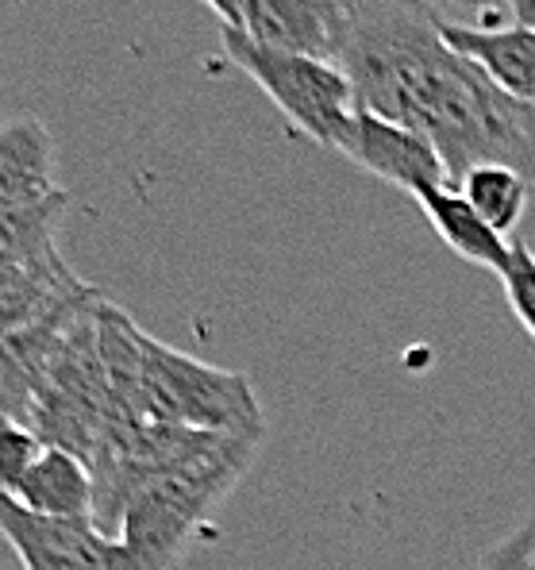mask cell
<instances>
[{
    "label": "cell",
    "instance_id": "ba28073f",
    "mask_svg": "<svg viewBox=\"0 0 535 570\" xmlns=\"http://www.w3.org/2000/svg\"><path fill=\"white\" fill-rule=\"evenodd\" d=\"M350 163L363 166L374 178L389 181V186L405 189L408 197H416V193L428 186H450L447 166H443L439 150L428 139L408 128H397L389 120H378V116L363 112V108H358V131H355Z\"/></svg>",
    "mask_w": 535,
    "mask_h": 570
},
{
    "label": "cell",
    "instance_id": "6da1fadb",
    "mask_svg": "<svg viewBox=\"0 0 535 570\" xmlns=\"http://www.w3.org/2000/svg\"><path fill=\"white\" fill-rule=\"evenodd\" d=\"M432 0H339V55L363 112L424 136L450 186L474 166L535 178V105L513 97L443 36Z\"/></svg>",
    "mask_w": 535,
    "mask_h": 570
},
{
    "label": "cell",
    "instance_id": "5b68a950",
    "mask_svg": "<svg viewBox=\"0 0 535 570\" xmlns=\"http://www.w3.org/2000/svg\"><path fill=\"white\" fill-rule=\"evenodd\" d=\"M0 535L23 570H139L123 540L105 535L93 521L36 517L12 498H0Z\"/></svg>",
    "mask_w": 535,
    "mask_h": 570
},
{
    "label": "cell",
    "instance_id": "4fadbf2b",
    "mask_svg": "<svg viewBox=\"0 0 535 570\" xmlns=\"http://www.w3.org/2000/svg\"><path fill=\"white\" fill-rule=\"evenodd\" d=\"M70 208V193L36 205H0V266H36L58 258V224Z\"/></svg>",
    "mask_w": 535,
    "mask_h": 570
},
{
    "label": "cell",
    "instance_id": "e0dca14e",
    "mask_svg": "<svg viewBox=\"0 0 535 570\" xmlns=\"http://www.w3.org/2000/svg\"><path fill=\"white\" fill-rule=\"evenodd\" d=\"M474 570H535V509L478 559Z\"/></svg>",
    "mask_w": 535,
    "mask_h": 570
},
{
    "label": "cell",
    "instance_id": "ffe728a7",
    "mask_svg": "<svg viewBox=\"0 0 535 570\" xmlns=\"http://www.w3.org/2000/svg\"><path fill=\"white\" fill-rule=\"evenodd\" d=\"M513 20L521 28H535V0H513Z\"/></svg>",
    "mask_w": 535,
    "mask_h": 570
},
{
    "label": "cell",
    "instance_id": "7c38bea8",
    "mask_svg": "<svg viewBox=\"0 0 535 570\" xmlns=\"http://www.w3.org/2000/svg\"><path fill=\"white\" fill-rule=\"evenodd\" d=\"M443 36L455 50L486 66L501 89L535 105V28H463L447 20Z\"/></svg>",
    "mask_w": 535,
    "mask_h": 570
},
{
    "label": "cell",
    "instance_id": "9a60e30c",
    "mask_svg": "<svg viewBox=\"0 0 535 570\" xmlns=\"http://www.w3.org/2000/svg\"><path fill=\"white\" fill-rule=\"evenodd\" d=\"M501 285H505L508 308L535 340V250L528 243L513 239V258H508L505 274H501Z\"/></svg>",
    "mask_w": 535,
    "mask_h": 570
},
{
    "label": "cell",
    "instance_id": "277c9868",
    "mask_svg": "<svg viewBox=\"0 0 535 570\" xmlns=\"http://www.w3.org/2000/svg\"><path fill=\"white\" fill-rule=\"evenodd\" d=\"M143 405L150 421L197 428V432H266L262 405L247 374L189 358L150 335L143 343Z\"/></svg>",
    "mask_w": 535,
    "mask_h": 570
},
{
    "label": "cell",
    "instance_id": "ac0fdd59",
    "mask_svg": "<svg viewBox=\"0 0 535 570\" xmlns=\"http://www.w3.org/2000/svg\"><path fill=\"white\" fill-rule=\"evenodd\" d=\"M216 16L224 20V28H239V0H205Z\"/></svg>",
    "mask_w": 535,
    "mask_h": 570
},
{
    "label": "cell",
    "instance_id": "52a82bcc",
    "mask_svg": "<svg viewBox=\"0 0 535 570\" xmlns=\"http://www.w3.org/2000/svg\"><path fill=\"white\" fill-rule=\"evenodd\" d=\"M100 297L105 293L81 282L62 255L36 266H0V340Z\"/></svg>",
    "mask_w": 535,
    "mask_h": 570
},
{
    "label": "cell",
    "instance_id": "44dd1931",
    "mask_svg": "<svg viewBox=\"0 0 535 570\" xmlns=\"http://www.w3.org/2000/svg\"><path fill=\"white\" fill-rule=\"evenodd\" d=\"M0 424H8V421H0Z\"/></svg>",
    "mask_w": 535,
    "mask_h": 570
},
{
    "label": "cell",
    "instance_id": "9c48e42d",
    "mask_svg": "<svg viewBox=\"0 0 535 570\" xmlns=\"http://www.w3.org/2000/svg\"><path fill=\"white\" fill-rule=\"evenodd\" d=\"M12 501L36 517H55V521H93L97 513V478L93 466L81 455L62 448L39 451L31 471L16 485Z\"/></svg>",
    "mask_w": 535,
    "mask_h": 570
},
{
    "label": "cell",
    "instance_id": "8992f818",
    "mask_svg": "<svg viewBox=\"0 0 535 570\" xmlns=\"http://www.w3.org/2000/svg\"><path fill=\"white\" fill-rule=\"evenodd\" d=\"M247 39L293 55H339V0H239V28Z\"/></svg>",
    "mask_w": 535,
    "mask_h": 570
},
{
    "label": "cell",
    "instance_id": "2e32d148",
    "mask_svg": "<svg viewBox=\"0 0 535 570\" xmlns=\"http://www.w3.org/2000/svg\"><path fill=\"white\" fill-rule=\"evenodd\" d=\"M47 443L23 424H0V498H12Z\"/></svg>",
    "mask_w": 535,
    "mask_h": 570
},
{
    "label": "cell",
    "instance_id": "d6986e66",
    "mask_svg": "<svg viewBox=\"0 0 535 570\" xmlns=\"http://www.w3.org/2000/svg\"><path fill=\"white\" fill-rule=\"evenodd\" d=\"M470 12H513V0H455Z\"/></svg>",
    "mask_w": 535,
    "mask_h": 570
},
{
    "label": "cell",
    "instance_id": "8fae6325",
    "mask_svg": "<svg viewBox=\"0 0 535 570\" xmlns=\"http://www.w3.org/2000/svg\"><path fill=\"white\" fill-rule=\"evenodd\" d=\"M413 200L424 208V216H428V224L436 228V236L447 243L458 258H466V263H474V266H486L497 278L505 274L508 258H513V239H501L478 216V208H474L455 186H428L416 193Z\"/></svg>",
    "mask_w": 535,
    "mask_h": 570
},
{
    "label": "cell",
    "instance_id": "5bb4252c",
    "mask_svg": "<svg viewBox=\"0 0 535 570\" xmlns=\"http://www.w3.org/2000/svg\"><path fill=\"white\" fill-rule=\"evenodd\" d=\"M458 193L478 208V216L501 239H508L521 228L532 186L524 174L508 170V166H497V163H486V166H474V170L458 181Z\"/></svg>",
    "mask_w": 535,
    "mask_h": 570
},
{
    "label": "cell",
    "instance_id": "30bf717a",
    "mask_svg": "<svg viewBox=\"0 0 535 570\" xmlns=\"http://www.w3.org/2000/svg\"><path fill=\"white\" fill-rule=\"evenodd\" d=\"M62 189L55 181V139L36 116L0 120V205H36Z\"/></svg>",
    "mask_w": 535,
    "mask_h": 570
},
{
    "label": "cell",
    "instance_id": "3957f363",
    "mask_svg": "<svg viewBox=\"0 0 535 570\" xmlns=\"http://www.w3.org/2000/svg\"><path fill=\"white\" fill-rule=\"evenodd\" d=\"M224 50L278 105V112L293 128L320 142L324 150L350 158L358 131V100L339 62L262 47L236 28H224Z\"/></svg>",
    "mask_w": 535,
    "mask_h": 570
},
{
    "label": "cell",
    "instance_id": "7a4b0ae2",
    "mask_svg": "<svg viewBox=\"0 0 535 570\" xmlns=\"http://www.w3.org/2000/svg\"><path fill=\"white\" fill-rule=\"evenodd\" d=\"M266 432L220 435L208 451L170 474L150 478L131 498L120 540L139 570H174L200 535L208 513L228 498L255 463Z\"/></svg>",
    "mask_w": 535,
    "mask_h": 570
}]
</instances>
